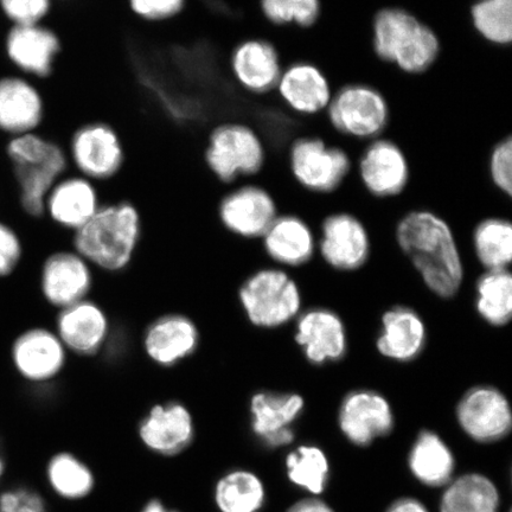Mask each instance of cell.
<instances>
[{"mask_svg": "<svg viewBox=\"0 0 512 512\" xmlns=\"http://www.w3.org/2000/svg\"><path fill=\"white\" fill-rule=\"evenodd\" d=\"M328 115L339 133L356 139H373L388 125L389 106L375 88L349 85L332 96Z\"/></svg>", "mask_w": 512, "mask_h": 512, "instance_id": "9c48e42d", "label": "cell"}, {"mask_svg": "<svg viewBox=\"0 0 512 512\" xmlns=\"http://www.w3.org/2000/svg\"><path fill=\"white\" fill-rule=\"evenodd\" d=\"M4 50L18 74L44 82L55 74L63 43L59 32L49 23L11 25L6 32Z\"/></svg>", "mask_w": 512, "mask_h": 512, "instance_id": "ba28073f", "label": "cell"}, {"mask_svg": "<svg viewBox=\"0 0 512 512\" xmlns=\"http://www.w3.org/2000/svg\"><path fill=\"white\" fill-rule=\"evenodd\" d=\"M101 204L96 183L76 172H68L50 190L44 214L56 226L75 233L92 219Z\"/></svg>", "mask_w": 512, "mask_h": 512, "instance_id": "d6986e66", "label": "cell"}, {"mask_svg": "<svg viewBox=\"0 0 512 512\" xmlns=\"http://www.w3.org/2000/svg\"><path fill=\"white\" fill-rule=\"evenodd\" d=\"M499 504V491L490 478L467 473L446 485L440 512H498Z\"/></svg>", "mask_w": 512, "mask_h": 512, "instance_id": "f546056e", "label": "cell"}, {"mask_svg": "<svg viewBox=\"0 0 512 512\" xmlns=\"http://www.w3.org/2000/svg\"><path fill=\"white\" fill-rule=\"evenodd\" d=\"M142 228V216L133 203L101 204L92 219L74 233V251L101 271H124L136 254Z\"/></svg>", "mask_w": 512, "mask_h": 512, "instance_id": "3957f363", "label": "cell"}, {"mask_svg": "<svg viewBox=\"0 0 512 512\" xmlns=\"http://www.w3.org/2000/svg\"><path fill=\"white\" fill-rule=\"evenodd\" d=\"M408 466L418 482L431 488H441L452 482L456 459L437 433L424 431L409 453Z\"/></svg>", "mask_w": 512, "mask_h": 512, "instance_id": "83f0119b", "label": "cell"}, {"mask_svg": "<svg viewBox=\"0 0 512 512\" xmlns=\"http://www.w3.org/2000/svg\"><path fill=\"white\" fill-rule=\"evenodd\" d=\"M229 70L236 85L253 95L274 91L283 73L277 48L262 38L236 44L229 56Z\"/></svg>", "mask_w": 512, "mask_h": 512, "instance_id": "ac0fdd59", "label": "cell"}, {"mask_svg": "<svg viewBox=\"0 0 512 512\" xmlns=\"http://www.w3.org/2000/svg\"><path fill=\"white\" fill-rule=\"evenodd\" d=\"M6 472H8V459H6L2 440H0V484L6 476Z\"/></svg>", "mask_w": 512, "mask_h": 512, "instance_id": "bcb514c9", "label": "cell"}, {"mask_svg": "<svg viewBox=\"0 0 512 512\" xmlns=\"http://www.w3.org/2000/svg\"><path fill=\"white\" fill-rule=\"evenodd\" d=\"M286 512H335V510L322 499L310 497L294 503Z\"/></svg>", "mask_w": 512, "mask_h": 512, "instance_id": "7bdbcfd3", "label": "cell"}, {"mask_svg": "<svg viewBox=\"0 0 512 512\" xmlns=\"http://www.w3.org/2000/svg\"><path fill=\"white\" fill-rule=\"evenodd\" d=\"M473 27L496 46L512 41V0H478L471 9Z\"/></svg>", "mask_w": 512, "mask_h": 512, "instance_id": "d590c367", "label": "cell"}, {"mask_svg": "<svg viewBox=\"0 0 512 512\" xmlns=\"http://www.w3.org/2000/svg\"><path fill=\"white\" fill-rule=\"evenodd\" d=\"M262 238L267 254L287 266L305 264L315 249L309 226L296 216L277 217Z\"/></svg>", "mask_w": 512, "mask_h": 512, "instance_id": "f1b7e54d", "label": "cell"}, {"mask_svg": "<svg viewBox=\"0 0 512 512\" xmlns=\"http://www.w3.org/2000/svg\"><path fill=\"white\" fill-rule=\"evenodd\" d=\"M478 259L492 270H505L512 259V226L507 220L489 219L475 232Z\"/></svg>", "mask_w": 512, "mask_h": 512, "instance_id": "e575fe53", "label": "cell"}, {"mask_svg": "<svg viewBox=\"0 0 512 512\" xmlns=\"http://www.w3.org/2000/svg\"><path fill=\"white\" fill-rule=\"evenodd\" d=\"M377 349L383 356L400 362L413 361L426 344V328L418 313L408 307H395L384 313Z\"/></svg>", "mask_w": 512, "mask_h": 512, "instance_id": "4316f807", "label": "cell"}, {"mask_svg": "<svg viewBox=\"0 0 512 512\" xmlns=\"http://www.w3.org/2000/svg\"><path fill=\"white\" fill-rule=\"evenodd\" d=\"M290 165L297 181L317 192L336 190L350 171L347 153L317 138H302L293 143Z\"/></svg>", "mask_w": 512, "mask_h": 512, "instance_id": "30bf717a", "label": "cell"}, {"mask_svg": "<svg viewBox=\"0 0 512 512\" xmlns=\"http://www.w3.org/2000/svg\"><path fill=\"white\" fill-rule=\"evenodd\" d=\"M92 287V266L78 252H56L51 254L43 264L41 273L43 297L56 309H66L87 299Z\"/></svg>", "mask_w": 512, "mask_h": 512, "instance_id": "2e32d148", "label": "cell"}, {"mask_svg": "<svg viewBox=\"0 0 512 512\" xmlns=\"http://www.w3.org/2000/svg\"><path fill=\"white\" fill-rule=\"evenodd\" d=\"M369 247L367 230L356 217L336 214L325 220L320 249L332 267L343 271L360 268L368 259Z\"/></svg>", "mask_w": 512, "mask_h": 512, "instance_id": "d4e9b609", "label": "cell"}, {"mask_svg": "<svg viewBox=\"0 0 512 512\" xmlns=\"http://www.w3.org/2000/svg\"><path fill=\"white\" fill-rule=\"evenodd\" d=\"M23 247L19 236L9 224L0 221V278L14 272L22 259Z\"/></svg>", "mask_w": 512, "mask_h": 512, "instance_id": "b9f144b4", "label": "cell"}, {"mask_svg": "<svg viewBox=\"0 0 512 512\" xmlns=\"http://www.w3.org/2000/svg\"><path fill=\"white\" fill-rule=\"evenodd\" d=\"M0 512H47V502L30 486H11L0 491Z\"/></svg>", "mask_w": 512, "mask_h": 512, "instance_id": "ab89813d", "label": "cell"}, {"mask_svg": "<svg viewBox=\"0 0 512 512\" xmlns=\"http://www.w3.org/2000/svg\"><path fill=\"white\" fill-rule=\"evenodd\" d=\"M66 151L70 168L94 183L111 181L126 162L123 138L112 125L100 120L76 128Z\"/></svg>", "mask_w": 512, "mask_h": 512, "instance_id": "8992f818", "label": "cell"}, {"mask_svg": "<svg viewBox=\"0 0 512 512\" xmlns=\"http://www.w3.org/2000/svg\"><path fill=\"white\" fill-rule=\"evenodd\" d=\"M266 496L261 478L242 469L227 472L217 480L214 489V502L220 512H260Z\"/></svg>", "mask_w": 512, "mask_h": 512, "instance_id": "4dcf8cb0", "label": "cell"}, {"mask_svg": "<svg viewBox=\"0 0 512 512\" xmlns=\"http://www.w3.org/2000/svg\"><path fill=\"white\" fill-rule=\"evenodd\" d=\"M275 89L288 108L303 115L328 110L334 96L322 70L307 62L294 63L283 70Z\"/></svg>", "mask_w": 512, "mask_h": 512, "instance_id": "cb8c5ba5", "label": "cell"}, {"mask_svg": "<svg viewBox=\"0 0 512 512\" xmlns=\"http://www.w3.org/2000/svg\"><path fill=\"white\" fill-rule=\"evenodd\" d=\"M62 2H67V0H62Z\"/></svg>", "mask_w": 512, "mask_h": 512, "instance_id": "7dc6e473", "label": "cell"}, {"mask_svg": "<svg viewBox=\"0 0 512 512\" xmlns=\"http://www.w3.org/2000/svg\"><path fill=\"white\" fill-rule=\"evenodd\" d=\"M338 422L351 444L364 447L392 432L394 415L389 402L379 393L356 390L345 396Z\"/></svg>", "mask_w": 512, "mask_h": 512, "instance_id": "9a60e30c", "label": "cell"}, {"mask_svg": "<svg viewBox=\"0 0 512 512\" xmlns=\"http://www.w3.org/2000/svg\"><path fill=\"white\" fill-rule=\"evenodd\" d=\"M55 0H0V11L11 25L46 23L54 14Z\"/></svg>", "mask_w": 512, "mask_h": 512, "instance_id": "74e56055", "label": "cell"}, {"mask_svg": "<svg viewBox=\"0 0 512 512\" xmlns=\"http://www.w3.org/2000/svg\"><path fill=\"white\" fill-rule=\"evenodd\" d=\"M296 341L313 364L341 360L347 351L342 319L325 309L310 310L300 317Z\"/></svg>", "mask_w": 512, "mask_h": 512, "instance_id": "484cf974", "label": "cell"}, {"mask_svg": "<svg viewBox=\"0 0 512 512\" xmlns=\"http://www.w3.org/2000/svg\"><path fill=\"white\" fill-rule=\"evenodd\" d=\"M138 435L152 453L176 457L194 441V418L181 402L158 403L140 420Z\"/></svg>", "mask_w": 512, "mask_h": 512, "instance_id": "4fadbf2b", "label": "cell"}, {"mask_svg": "<svg viewBox=\"0 0 512 512\" xmlns=\"http://www.w3.org/2000/svg\"><path fill=\"white\" fill-rule=\"evenodd\" d=\"M373 44L381 60L407 74L426 72L438 60L441 49L437 34L400 8L383 9L376 15Z\"/></svg>", "mask_w": 512, "mask_h": 512, "instance_id": "277c9868", "label": "cell"}, {"mask_svg": "<svg viewBox=\"0 0 512 512\" xmlns=\"http://www.w3.org/2000/svg\"><path fill=\"white\" fill-rule=\"evenodd\" d=\"M387 512H430V510L418 499L405 497L398 499V501L390 505Z\"/></svg>", "mask_w": 512, "mask_h": 512, "instance_id": "ee69618b", "label": "cell"}, {"mask_svg": "<svg viewBox=\"0 0 512 512\" xmlns=\"http://www.w3.org/2000/svg\"><path fill=\"white\" fill-rule=\"evenodd\" d=\"M457 419L471 439L483 444L507 437L512 427L509 401L492 387H476L467 392L459 402Z\"/></svg>", "mask_w": 512, "mask_h": 512, "instance_id": "7c38bea8", "label": "cell"}, {"mask_svg": "<svg viewBox=\"0 0 512 512\" xmlns=\"http://www.w3.org/2000/svg\"><path fill=\"white\" fill-rule=\"evenodd\" d=\"M288 480L313 496L323 494L329 483L330 463L322 448L303 445L288 453L285 462Z\"/></svg>", "mask_w": 512, "mask_h": 512, "instance_id": "d6a6232c", "label": "cell"}, {"mask_svg": "<svg viewBox=\"0 0 512 512\" xmlns=\"http://www.w3.org/2000/svg\"><path fill=\"white\" fill-rule=\"evenodd\" d=\"M363 184L377 197L399 195L409 181L405 153L392 140L376 139L360 160Z\"/></svg>", "mask_w": 512, "mask_h": 512, "instance_id": "603a6c76", "label": "cell"}, {"mask_svg": "<svg viewBox=\"0 0 512 512\" xmlns=\"http://www.w3.org/2000/svg\"><path fill=\"white\" fill-rule=\"evenodd\" d=\"M320 0H260L261 14L274 25L309 28L320 15Z\"/></svg>", "mask_w": 512, "mask_h": 512, "instance_id": "8d00e7d4", "label": "cell"}, {"mask_svg": "<svg viewBox=\"0 0 512 512\" xmlns=\"http://www.w3.org/2000/svg\"><path fill=\"white\" fill-rule=\"evenodd\" d=\"M5 151L19 206L25 214L40 219L50 190L69 172L66 146L36 131L9 138Z\"/></svg>", "mask_w": 512, "mask_h": 512, "instance_id": "7a4b0ae2", "label": "cell"}, {"mask_svg": "<svg viewBox=\"0 0 512 512\" xmlns=\"http://www.w3.org/2000/svg\"><path fill=\"white\" fill-rule=\"evenodd\" d=\"M203 159L216 181L228 185L259 174L266 162V147L255 128L227 121L210 131Z\"/></svg>", "mask_w": 512, "mask_h": 512, "instance_id": "5b68a950", "label": "cell"}, {"mask_svg": "<svg viewBox=\"0 0 512 512\" xmlns=\"http://www.w3.org/2000/svg\"><path fill=\"white\" fill-rule=\"evenodd\" d=\"M223 227L242 238H260L277 219V204L259 185L245 184L227 192L219 204Z\"/></svg>", "mask_w": 512, "mask_h": 512, "instance_id": "5bb4252c", "label": "cell"}, {"mask_svg": "<svg viewBox=\"0 0 512 512\" xmlns=\"http://www.w3.org/2000/svg\"><path fill=\"white\" fill-rule=\"evenodd\" d=\"M304 399L297 394L256 393L251 400V426L256 438L271 448L291 445L293 422L304 411Z\"/></svg>", "mask_w": 512, "mask_h": 512, "instance_id": "44dd1931", "label": "cell"}, {"mask_svg": "<svg viewBox=\"0 0 512 512\" xmlns=\"http://www.w3.org/2000/svg\"><path fill=\"white\" fill-rule=\"evenodd\" d=\"M188 0H127L131 14L147 23L171 21L182 14Z\"/></svg>", "mask_w": 512, "mask_h": 512, "instance_id": "f35d334b", "label": "cell"}, {"mask_svg": "<svg viewBox=\"0 0 512 512\" xmlns=\"http://www.w3.org/2000/svg\"><path fill=\"white\" fill-rule=\"evenodd\" d=\"M143 344L153 363L170 368L194 354L200 345V331L190 318L170 313L153 320Z\"/></svg>", "mask_w": 512, "mask_h": 512, "instance_id": "7402d4cb", "label": "cell"}, {"mask_svg": "<svg viewBox=\"0 0 512 512\" xmlns=\"http://www.w3.org/2000/svg\"><path fill=\"white\" fill-rule=\"evenodd\" d=\"M490 175L496 187L512 194V140L507 138L495 146L490 156Z\"/></svg>", "mask_w": 512, "mask_h": 512, "instance_id": "60d3db41", "label": "cell"}, {"mask_svg": "<svg viewBox=\"0 0 512 512\" xmlns=\"http://www.w3.org/2000/svg\"><path fill=\"white\" fill-rule=\"evenodd\" d=\"M142 512H178L175 510H171L166 508V505L162 501H158V499H152L149 503L145 505Z\"/></svg>", "mask_w": 512, "mask_h": 512, "instance_id": "f6af8a7d", "label": "cell"}, {"mask_svg": "<svg viewBox=\"0 0 512 512\" xmlns=\"http://www.w3.org/2000/svg\"><path fill=\"white\" fill-rule=\"evenodd\" d=\"M110 319L99 304L85 299L60 310L56 335L67 351L79 356H93L104 348L110 336Z\"/></svg>", "mask_w": 512, "mask_h": 512, "instance_id": "ffe728a7", "label": "cell"}, {"mask_svg": "<svg viewBox=\"0 0 512 512\" xmlns=\"http://www.w3.org/2000/svg\"><path fill=\"white\" fill-rule=\"evenodd\" d=\"M46 478L54 494L66 501H80L95 488L91 467L69 452L56 453L49 459Z\"/></svg>", "mask_w": 512, "mask_h": 512, "instance_id": "1f68e13d", "label": "cell"}, {"mask_svg": "<svg viewBox=\"0 0 512 512\" xmlns=\"http://www.w3.org/2000/svg\"><path fill=\"white\" fill-rule=\"evenodd\" d=\"M398 241L431 290L453 297L463 281V264L448 224L430 211H413L398 227Z\"/></svg>", "mask_w": 512, "mask_h": 512, "instance_id": "6da1fadb", "label": "cell"}, {"mask_svg": "<svg viewBox=\"0 0 512 512\" xmlns=\"http://www.w3.org/2000/svg\"><path fill=\"white\" fill-rule=\"evenodd\" d=\"M46 113V99L36 81L19 74L0 78V132L4 136L40 130Z\"/></svg>", "mask_w": 512, "mask_h": 512, "instance_id": "8fae6325", "label": "cell"}, {"mask_svg": "<svg viewBox=\"0 0 512 512\" xmlns=\"http://www.w3.org/2000/svg\"><path fill=\"white\" fill-rule=\"evenodd\" d=\"M477 310L486 322L503 326L512 316V278L507 270H492L477 286Z\"/></svg>", "mask_w": 512, "mask_h": 512, "instance_id": "836d02e7", "label": "cell"}, {"mask_svg": "<svg viewBox=\"0 0 512 512\" xmlns=\"http://www.w3.org/2000/svg\"><path fill=\"white\" fill-rule=\"evenodd\" d=\"M11 358L24 380L46 383L56 379L66 367L67 349L55 331L34 328L17 337Z\"/></svg>", "mask_w": 512, "mask_h": 512, "instance_id": "e0dca14e", "label": "cell"}, {"mask_svg": "<svg viewBox=\"0 0 512 512\" xmlns=\"http://www.w3.org/2000/svg\"><path fill=\"white\" fill-rule=\"evenodd\" d=\"M239 298L249 322L265 329L290 322L302 305L297 284L280 270L254 273L241 286Z\"/></svg>", "mask_w": 512, "mask_h": 512, "instance_id": "52a82bcc", "label": "cell"}]
</instances>
